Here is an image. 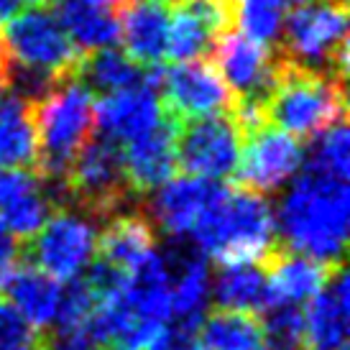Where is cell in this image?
Listing matches in <instances>:
<instances>
[{
    "label": "cell",
    "mask_w": 350,
    "mask_h": 350,
    "mask_svg": "<svg viewBox=\"0 0 350 350\" xmlns=\"http://www.w3.org/2000/svg\"><path fill=\"white\" fill-rule=\"evenodd\" d=\"M348 215V179L304 166L279 204L276 233L286 248L338 266L345 263Z\"/></svg>",
    "instance_id": "6da1fadb"
},
{
    "label": "cell",
    "mask_w": 350,
    "mask_h": 350,
    "mask_svg": "<svg viewBox=\"0 0 350 350\" xmlns=\"http://www.w3.org/2000/svg\"><path fill=\"white\" fill-rule=\"evenodd\" d=\"M189 233L197 248L220 266L261 261L279 243L276 217L266 195L238 185L217 187Z\"/></svg>",
    "instance_id": "7a4b0ae2"
},
{
    "label": "cell",
    "mask_w": 350,
    "mask_h": 350,
    "mask_svg": "<svg viewBox=\"0 0 350 350\" xmlns=\"http://www.w3.org/2000/svg\"><path fill=\"white\" fill-rule=\"evenodd\" d=\"M29 107L36 141L33 169L57 202L69 166L95 133V95L79 77H67Z\"/></svg>",
    "instance_id": "3957f363"
},
{
    "label": "cell",
    "mask_w": 350,
    "mask_h": 350,
    "mask_svg": "<svg viewBox=\"0 0 350 350\" xmlns=\"http://www.w3.org/2000/svg\"><path fill=\"white\" fill-rule=\"evenodd\" d=\"M345 113V77L301 67L276 51V75L263 103L266 123L294 138H314L332 123L342 120Z\"/></svg>",
    "instance_id": "277c9868"
},
{
    "label": "cell",
    "mask_w": 350,
    "mask_h": 350,
    "mask_svg": "<svg viewBox=\"0 0 350 350\" xmlns=\"http://www.w3.org/2000/svg\"><path fill=\"white\" fill-rule=\"evenodd\" d=\"M141 200L144 197H138L128 182L123 146L95 128L69 166L57 204L75 207L95 223H105L107 217L136 207Z\"/></svg>",
    "instance_id": "5b68a950"
},
{
    "label": "cell",
    "mask_w": 350,
    "mask_h": 350,
    "mask_svg": "<svg viewBox=\"0 0 350 350\" xmlns=\"http://www.w3.org/2000/svg\"><path fill=\"white\" fill-rule=\"evenodd\" d=\"M301 67L348 79V0H301L273 46Z\"/></svg>",
    "instance_id": "8992f818"
},
{
    "label": "cell",
    "mask_w": 350,
    "mask_h": 350,
    "mask_svg": "<svg viewBox=\"0 0 350 350\" xmlns=\"http://www.w3.org/2000/svg\"><path fill=\"white\" fill-rule=\"evenodd\" d=\"M95 220L75 207L59 204L29 241H23L21 258L49 273L57 282H72L95 261L98 228Z\"/></svg>",
    "instance_id": "52a82bcc"
},
{
    "label": "cell",
    "mask_w": 350,
    "mask_h": 350,
    "mask_svg": "<svg viewBox=\"0 0 350 350\" xmlns=\"http://www.w3.org/2000/svg\"><path fill=\"white\" fill-rule=\"evenodd\" d=\"M176 169L200 179H228L241 156V128L233 113L182 120L176 128Z\"/></svg>",
    "instance_id": "ba28073f"
},
{
    "label": "cell",
    "mask_w": 350,
    "mask_h": 350,
    "mask_svg": "<svg viewBox=\"0 0 350 350\" xmlns=\"http://www.w3.org/2000/svg\"><path fill=\"white\" fill-rule=\"evenodd\" d=\"M156 92L164 113L174 118L176 123L235 110L233 92L217 75L213 62H204V59L176 62L164 72L159 69Z\"/></svg>",
    "instance_id": "9c48e42d"
},
{
    "label": "cell",
    "mask_w": 350,
    "mask_h": 350,
    "mask_svg": "<svg viewBox=\"0 0 350 350\" xmlns=\"http://www.w3.org/2000/svg\"><path fill=\"white\" fill-rule=\"evenodd\" d=\"M301 159L304 151L299 138L263 120L241 136V156L233 174L235 185L258 195L276 192L286 179L299 172Z\"/></svg>",
    "instance_id": "30bf717a"
},
{
    "label": "cell",
    "mask_w": 350,
    "mask_h": 350,
    "mask_svg": "<svg viewBox=\"0 0 350 350\" xmlns=\"http://www.w3.org/2000/svg\"><path fill=\"white\" fill-rule=\"evenodd\" d=\"M213 64L233 92L235 105L263 107L276 75V51L243 31L228 29L213 44Z\"/></svg>",
    "instance_id": "8fae6325"
},
{
    "label": "cell",
    "mask_w": 350,
    "mask_h": 350,
    "mask_svg": "<svg viewBox=\"0 0 350 350\" xmlns=\"http://www.w3.org/2000/svg\"><path fill=\"white\" fill-rule=\"evenodd\" d=\"M57 210L49 185L33 166L0 169V223L16 241H29Z\"/></svg>",
    "instance_id": "7c38bea8"
},
{
    "label": "cell",
    "mask_w": 350,
    "mask_h": 350,
    "mask_svg": "<svg viewBox=\"0 0 350 350\" xmlns=\"http://www.w3.org/2000/svg\"><path fill=\"white\" fill-rule=\"evenodd\" d=\"M176 128L179 123L164 113L161 120L148 128L146 133L120 144L128 182L138 197L151 195L176 174Z\"/></svg>",
    "instance_id": "4fadbf2b"
},
{
    "label": "cell",
    "mask_w": 350,
    "mask_h": 350,
    "mask_svg": "<svg viewBox=\"0 0 350 350\" xmlns=\"http://www.w3.org/2000/svg\"><path fill=\"white\" fill-rule=\"evenodd\" d=\"M116 18L128 57L141 67L159 69L166 59L172 0H120Z\"/></svg>",
    "instance_id": "5bb4252c"
},
{
    "label": "cell",
    "mask_w": 350,
    "mask_h": 350,
    "mask_svg": "<svg viewBox=\"0 0 350 350\" xmlns=\"http://www.w3.org/2000/svg\"><path fill=\"white\" fill-rule=\"evenodd\" d=\"M258 263L263 266L266 282H269V307L310 301L327 284L332 273L345 266V263L330 266V263L314 261L310 256H301V253L286 248L282 241Z\"/></svg>",
    "instance_id": "9a60e30c"
},
{
    "label": "cell",
    "mask_w": 350,
    "mask_h": 350,
    "mask_svg": "<svg viewBox=\"0 0 350 350\" xmlns=\"http://www.w3.org/2000/svg\"><path fill=\"white\" fill-rule=\"evenodd\" d=\"M348 273L345 266L332 273L301 312V350H345L348 348Z\"/></svg>",
    "instance_id": "2e32d148"
},
{
    "label": "cell",
    "mask_w": 350,
    "mask_h": 350,
    "mask_svg": "<svg viewBox=\"0 0 350 350\" xmlns=\"http://www.w3.org/2000/svg\"><path fill=\"white\" fill-rule=\"evenodd\" d=\"M217 187H220L217 182L200 179V176L169 179L151 192L144 207H146L154 228H159L169 238H182L192 230L197 217L215 197Z\"/></svg>",
    "instance_id": "e0dca14e"
},
{
    "label": "cell",
    "mask_w": 350,
    "mask_h": 350,
    "mask_svg": "<svg viewBox=\"0 0 350 350\" xmlns=\"http://www.w3.org/2000/svg\"><path fill=\"white\" fill-rule=\"evenodd\" d=\"M164 116V107L156 92V82H146L138 88L118 90L103 95L95 103V128L118 144L146 133Z\"/></svg>",
    "instance_id": "ac0fdd59"
},
{
    "label": "cell",
    "mask_w": 350,
    "mask_h": 350,
    "mask_svg": "<svg viewBox=\"0 0 350 350\" xmlns=\"http://www.w3.org/2000/svg\"><path fill=\"white\" fill-rule=\"evenodd\" d=\"M0 292L8 297V304L18 312L31 330H51L57 325L59 307H62V286L49 273L36 269L33 263L18 256L16 266L10 269Z\"/></svg>",
    "instance_id": "d6986e66"
},
{
    "label": "cell",
    "mask_w": 350,
    "mask_h": 350,
    "mask_svg": "<svg viewBox=\"0 0 350 350\" xmlns=\"http://www.w3.org/2000/svg\"><path fill=\"white\" fill-rule=\"evenodd\" d=\"M156 251V228L146 207L136 204L123 213L107 217L103 230H98L95 258L131 273Z\"/></svg>",
    "instance_id": "ffe728a7"
},
{
    "label": "cell",
    "mask_w": 350,
    "mask_h": 350,
    "mask_svg": "<svg viewBox=\"0 0 350 350\" xmlns=\"http://www.w3.org/2000/svg\"><path fill=\"white\" fill-rule=\"evenodd\" d=\"M156 75H159V69L141 67L138 62L128 57L126 51L110 49V46L88 51L77 69V77L88 85L92 95L98 92L100 98L110 95V92H118V90L156 82Z\"/></svg>",
    "instance_id": "44dd1931"
},
{
    "label": "cell",
    "mask_w": 350,
    "mask_h": 350,
    "mask_svg": "<svg viewBox=\"0 0 350 350\" xmlns=\"http://www.w3.org/2000/svg\"><path fill=\"white\" fill-rule=\"evenodd\" d=\"M213 297L217 307L238 312H261L269 307V282L258 261L228 263L215 273Z\"/></svg>",
    "instance_id": "7402d4cb"
},
{
    "label": "cell",
    "mask_w": 350,
    "mask_h": 350,
    "mask_svg": "<svg viewBox=\"0 0 350 350\" xmlns=\"http://www.w3.org/2000/svg\"><path fill=\"white\" fill-rule=\"evenodd\" d=\"M54 16L82 54L113 46V41L118 39L116 10H105L103 5L88 0H59Z\"/></svg>",
    "instance_id": "603a6c76"
},
{
    "label": "cell",
    "mask_w": 350,
    "mask_h": 350,
    "mask_svg": "<svg viewBox=\"0 0 350 350\" xmlns=\"http://www.w3.org/2000/svg\"><path fill=\"white\" fill-rule=\"evenodd\" d=\"M204 350H261L263 322L253 312L223 310L204 312L197 325Z\"/></svg>",
    "instance_id": "cb8c5ba5"
},
{
    "label": "cell",
    "mask_w": 350,
    "mask_h": 350,
    "mask_svg": "<svg viewBox=\"0 0 350 350\" xmlns=\"http://www.w3.org/2000/svg\"><path fill=\"white\" fill-rule=\"evenodd\" d=\"M33 159H36V141H33L29 103L13 95H3L0 98V169L33 166Z\"/></svg>",
    "instance_id": "d4e9b609"
},
{
    "label": "cell",
    "mask_w": 350,
    "mask_h": 350,
    "mask_svg": "<svg viewBox=\"0 0 350 350\" xmlns=\"http://www.w3.org/2000/svg\"><path fill=\"white\" fill-rule=\"evenodd\" d=\"M292 0H233V23L263 46H276Z\"/></svg>",
    "instance_id": "484cf974"
},
{
    "label": "cell",
    "mask_w": 350,
    "mask_h": 350,
    "mask_svg": "<svg viewBox=\"0 0 350 350\" xmlns=\"http://www.w3.org/2000/svg\"><path fill=\"white\" fill-rule=\"evenodd\" d=\"M310 169L325 172V174L348 179L350 174V138H348V123L345 118L325 128L322 133L314 136V144L310 148L307 164Z\"/></svg>",
    "instance_id": "4316f807"
},
{
    "label": "cell",
    "mask_w": 350,
    "mask_h": 350,
    "mask_svg": "<svg viewBox=\"0 0 350 350\" xmlns=\"http://www.w3.org/2000/svg\"><path fill=\"white\" fill-rule=\"evenodd\" d=\"M31 327L8 301H0V350H13L31 340Z\"/></svg>",
    "instance_id": "83f0119b"
},
{
    "label": "cell",
    "mask_w": 350,
    "mask_h": 350,
    "mask_svg": "<svg viewBox=\"0 0 350 350\" xmlns=\"http://www.w3.org/2000/svg\"><path fill=\"white\" fill-rule=\"evenodd\" d=\"M21 256V243L8 233V228L0 223V286L5 282V276L10 273V269L16 266Z\"/></svg>",
    "instance_id": "f1b7e54d"
},
{
    "label": "cell",
    "mask_w": 350,
    "mask_h": 350,
    "mask_svg": "<svg viewBox=\"0 0 350 350\" xmlns=\"http://www.w3.org/2000/svg\"><path fill=\"white\" fill-rule=\"evenodd\" d=\"M21 3H23V0H0V26L8 23V21L18 13Z\"/></svg>",
    "instance_id": "f546056e"
},
{
    "label": "cell",
    "mask_w": 350,
    "mask_h": 350,
    "mask_svg": "<svg viewBox=\"0 0 350 350\" xmlns=\"http://www.w3.org/2000/svg\"><path fill=\"white\" fill-rule=\"evenodd\" d=\"M13 350H49L44 342H36V340H29V342H23V345H18V348H13Z\"/></svg>",
    "instance_id": "4dcf8cb0"
},
{
    "label": "cell",
    "mask_w": 350,
    "mask_h": 350,
    "mask_svg": "<svg viewBox=\"0 0 350 350\" xmlns=\"http://www.w3.org/2000/svg\"><path fill=\"white\" fill-rule=\"evenodd\" d=\"M23 3H31L33 8H49V5H54L59 0H23Z\"/></svg>",
    "instance_id": "1f68e13d"
},
{
    "label": "cell",
    "mask_w": 350,
    "mask_h": 350,
    "mask_svg": "<svg viewBox=\"0 0 350 350\" xmlns=\"http://www.w3.org/2000/svg\"><path fill=\"white\" fill-rule=\"evenodd\" d=\"M88 3H95V5H103V8L107 5V8H113V10L120 5V0H88Z\"/></svg>",
    "instance_id": "d6a6232c"
},
{
    "label": "cell",
    "mask_w": 350,
    "mask_h": 350,
    "mask_svg": "<svg viewBox=\"0 0 350 350\" xmlns=\"http://www.w3.org/2000/svg\"><path fill=\"white\" fill-rule=\"evenodd\" d=\"M182 350H204L202 345H195V342L185 340V345H182Z\"/></svg>",
    "instance_id": "836d02e7"
},
{
    "label": "cell",
    "mask_w": 350,
    "mask_h": 350,
    "mask_svg": "<svg viewBox=\"0 0 350 350\" xmlns=\"http://www.w3.org/2000/svg\"><path fill=\"white\" fill-rule=\"evenodd\" d=\"M261 350H286V348H276V345H269V342H263Z\"/></svg>",
    "instance_id": "e575fe53"
},
{
    "label": "cell",
    "mask_w": 350,
    "mask_h": 350,
    "mask_svg": "<svg viewBox=\"0 0 350 350\" xmlns=\"http://www.w3.org/2000/svg\"><path fill=\"white\" fill-rule=\"evenodd\" d=\"M3 95H8V92H5V88H3V79H0V98H3Z\"/></svg>",
    "instance_id": "d590c367"
}]
</instances>
